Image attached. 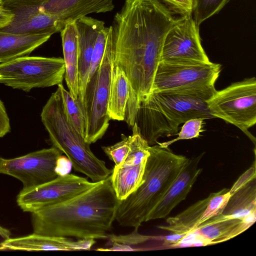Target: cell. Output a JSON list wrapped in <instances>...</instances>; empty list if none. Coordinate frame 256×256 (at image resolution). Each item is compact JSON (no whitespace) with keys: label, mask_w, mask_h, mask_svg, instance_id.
<instances>
[{"label":"cell","mask_w":256,"mask_h":256,"mask_svg":"<svg viewBox=\"0 0 256 256\" xmlns=\"http://www.w3.org/2000/svg\"><path fill=\"white\" fill-rule=\"evenodd\" d=\"M178 18L160 0H126L111 26L114 64L125 73L129 98L124 120L132 126L152 93L166 34Z\"/></svg>","instance_id":"1"},{"label":"cell","mask_w":256,"mask_h":256,"mask_svg":"<svg viewBox=\"0 0 256 256\" xmlns=\"http://www.w3.org/2000/svg\"><path fill=\"white\" fill-rule=\"evenodd\" d=\"M118 202L110 176L68 200L32 212L34 233L78 239L107 238Z\"/></svg>","instance_id":"2"},{"label":"cell","mask_w":256,"mask_h":256,"mask_svg":"<svg viewBox=\"0 0 256 256\" xmlns=\"http://www.w3.org/2000/svg\"><path fill=\"white\" fill-rule=\"evenodd\" d=\"M214 87L201 90L152 92L139 106L134 123L150 146L161 137L177 135L179 126L194 118H214L206 100Z\"/></svg>","instance_id":"3"},{"label":"cell","mask_w":256,"mask_h":256,"mask_svg":"<svg viewBox=\"0 0 256 256\" xmlns=\"http://www.w3.org/2000/svg\"><path fill=\"white\" fill-rule=\"evenodd\" d=\"M143 180L140 186L126 199L119 200L116 220L122 226L138 230L189 158L173 153L158 144L150 146Z\"/></svg>","instance_id":"4"},{"label":"cell","mask_w":256,"mask_h":256,"mask_svg":"<svg viewBox=\"0 0 256 256\" xmlns=\"http://www.w3.org/2000/svg\"><path fill=\"white\" fill-rule=\"evenodd\" d=\"M40 118L53 146L66 155L75 170L84 174L92 182L104 180L110 176L112 170L94 154L90 144L68 119L58 88L44 106Z\"/></svg>","instance_id":"5"},{"label":"cell","mask_w":256,"mask_h":256,"mask_svg":"<svg viewBox=\"0 0 256 256\" xmlns=\"http://www.w3.org/2000/svg\"><path fill=\"white\" fill-rule=\"evenodd\" d=\"M114 66L112 32L102 60L88 80L84 94L82 106L86 120L84 139L90 144L104 136L110 124L108 104Z\"/></svg>","instance_id":"6"},{"label":"cell","mask_w":256,"mask_h":256,"mask_svg":"<svg viewBox=\"0 0 256 256\" xmlns=\"http://www.w3.org/2000/svg\"><path fill=\"white\" fill-rule=\"evenodd\" d=\"M63 58L26 56L0 64V84L24 92L62 84Z\"/></svg>","instance_id":"7"},{"label":"cell","mask_w":256,"mask_h":256,"mask_svg":"<svg viewBox=\"0 0 256 256\" xmlns=\"http://www.w3.org/2000/svg\"><path fill=\"white\" fill-rule=\"evenodd\" d=\"M214 118L223 120L240 128L255 144L248 129L256 123V79L250 78L217 91L206 100Z\"/></svg>","instance_id":"8"},{"label":"cell","mask_w":256,"mask_h":256,"mask_svg":"<svg viewBox=\"0 0 256 256\" xmlns=\"http://www.w3.org/2000/svg\"><path fill=\"white\" fill-rule=\"evenodd\" d=\"M221 65L212 63L160 62L152 92L197 90L214 87Z\"/></svg>","instance_id":"9"},{"label":"cell","mask_w":256,"mask_h":256,"mask_svg":"<svg viewBox=\"0 0 256 256\" xmlns=\"http://www.w3.org/2000/svg\"><path fill=\"white\" fill-rule=\"evenodd\" d=\"M96 182L73 174L58 176L34 188L22 190L16 202L23 211L32 213L68 200L92 188Z\"/></svg>","instance_id":"10"},{"label":"cell","mask_w":256,"mask_h":256,"mask_svg":"<svg viewBox=\"0 0 256 256\" xmlns=\"http://www.w3.org/2000/svg\"><path fill=\"white\" fill-rule=\"evenodd\" d=\"M192 16L178 17L168 32L164 39L160 62H210L202 46L199 26Z\"/></svg>","instance_id":"11"},{"label":"cell","mask_w":256,"mask_h":256,"mask_svg":"<svg viewBox=\"0 0 256 256\" xmlns=\"http://www.w3.org/2000/svg\"><path fill=\"white\" fill-rule=\"evenodd\" d=\"M62 152L52 146L10 159H4L2 174L20 180L23 190L50 182L58 176L56 167Z\"/></svg>","instance_id":"12"},{"label":"cell","mask_w":256,"mask_h":256,"mask_svg":"<svg viewBox=\"0 0 256 256\" xmlns=\"http://www.w3.org/2000/svg\"><path fill=\"white\" fill-rule=\"evenodd\" d=\"M130 136V149L122 162L114 166L110 176L118 199H126L142 184L150 146L142 137L136 124Z\"/></svg>","instance_id":"13"},{"label":"cell","mask_w":256,"mask_h":256,"mask_svg":"<svg viewBox=\"0 0 256 256\" xmlns=\"http://www.w3.org/2000/svg\"><path fill=\"white\" fill-rule=\"evenodd\" d=\"M2 6L14 14L10 23L0 28L16 34L52 35L60 32L66 26L58 18L40 12L30 0H3Z\"/></svg>","instance_id":"14"},{"label":"cell","mask_w":256,"mask_h":256,"mask_svg":"<svg viewBox=\"0 0 256 256\" xmlns=\"http://www.w3.org/2000/svg\"><path fill=\"white\" fill-rule=\"evenodd\" d=\"M204 154L189 158L168 190L148 215L147 221L166 216L182 201L185 200L202 172L198 164Z\"/></svg>","instance_id":"15"},{"label":"cell","mask_w":256,"mask_h":256,"mask_svg":"<svg viewBox=\"0 0 256 256\" xmlns=\"http://www.w3.org/2000/svg\"><path fill=\"white\" fill-rule=\"evenodd\" d=\"M39 12L58 18L65 25L92 13L111 12L114 0H30Z\"/></svg>","instance_id":"16"},{"label":"cell","mask_w":256,"mask_h":256,"mask_svg":"<svg viewBox=\"0 0 256 256\" xmlns=\"http://www.w3.org/2000/svg\"><path fill=\"white\" fill-rule=\"evenodd\" d=\"M94 239L74 240L68 237L48 236L34 233L26 236L5 239L0 243L4 250L28 251L90 250L95 244Z\"/></svg>","instance_id":"17"},{"label":"cell","mask_w":256,"mask_h":256,"mask_svg":"<svg viewBox=\"0 0 256 256\" xmlns=\"http://www.w3.org/2000/svg\"><path fill=\"white\" fill-rule=\"evenodd\" d=\"M78 35L79 94L82 106L93 51L98 36L105 26L103 21L85 16L76 21Z\"/></svg>","instance_id":"18"},{"label":"cell","mask_w":256,"mask_h":256,"mask_svg":"<svg viewBox=\"0 0 256 256\" xmlns=\"http://www.w3.org/2000/svg\"><path fill=\"white\" fill-rule=\"evenodd\" d=\"M65 64L64 78L75 99L79 94L78 35L76 21L68 23L60 32Z\"/></svg>","instance_id":"19"},{"label":"cell","mask_w":256,"mask_h":256,"mask_svg":"<svg viewBox=\"0 0 256 256\" xmlns=\"http://www.w3.org/2000/svg\"><path fill=\"white\" fill-rule=\"evenodd\" d=\"M52 35L16 34L0 30V64L28 56L48 41Z\"/></svg>","instance_id":"20"},{"label":"cell","mask_w":256,"mask_h":256,"mask_svg":"<svg viewBox=\"0 0 256 256\" xmlns=\"http://www.w3.org/2000/svg\"><path fill=\"white\" fill-rule=\"evenodd\" d=\"M129 98V85L124 72L114 64L108 104L110 120H124Z\"/></svg>","instance_id":"21"},{"label":"cell","mask_w":256,"mask_h":256,"mask_svg":"<svg viewBox=\"0 0 256 256\" xmlns=\"http://www.w3.org/2000/svg\"><path fill=\"white\" fill-rule=\"evenodd\" d=\"M254 211H256V178L230 196L220 215L222 220L242 219Z\"/></svg>","instance_id":"22"},{"label":"cell","mask_w":256,"mask_h":256,"mask_svg":"<svg viewBox=\"0 0 256 256\" xmlns=\"http://www.w3.org/2000/svg\"><path fill=\"white\" fill-rule=\"evenodd\" d=\"M215 192L191 205L176 216L166 219L168 226H160L158 228L174 234H186L195 230L207 204Z\"/></svg>","instance_id":"23"},{"label":"cell","mask_w":256,"mask_h":256,"mask_svg":"<svg viewBox=\"0 0 256 256\" xmlns=\"http://www.w3.org/2000/svg\"><path fill=\"white\" fill-rule=\"evenodd\" d=\"M60 90L66 115L77 132L84 138L86 132V120L82 105L62 85L58 86Z\"/></svg>","instance_id":"24"},{"label":"cell","mask_w":256,"mask_h":256,"mask_svg":"<svg viewBox=\"0 0 256 256\" xmlns=\"http://www.w3.org/2000/svg\"><path fill=\"white\" fill-rule=\"evenodd\" d=\"M228 0H192L194 20L198 26L218 13Z\"/></svg>","instance_id":"25"},{"label":"cell","mask_w":256,"mask_h":256,"mask_svg":"<svg viewBox=\"0 0 256 256\" xmlns=\"http://www.w3.org/2000/svg\"><path fill=\"white\" fill-rule=\"evenodd\" d=\"M229 190L224 188L214 193L197 224L195 230L204 222L222 213L230 196Z\"/></svg>","instance_id":"26"},{"label":"cell","mask_w":256,"mask_h":256,"mask_svg":"<svg viewBox=\"0 0 256 256\" xmlns=\"http://www.w3.org/2000/svg\"><path fill=\"white\" fill-rule=\"evenodd\" d=\"M204 120L202 118H197L186 121L180 131L178 133V136L176 138L162 143L158 142L157 144L162 148H168L170 145L178 140L198 138L200 133L204 130Z\"/></svg>","instance_id":"27"},{"label":"cell","mask_w":256,"mask_h":256,"mask_svg":"<svg viewBox=\"0 0 256 256\" xmlns=\"http://www.w3.org/2000/svg\"><path fill=\"white\" fill-rule=\"evenodd\" d=\"M241 221L240 218H231L204 226L196 230L212 242L228 232Z\"/></svg>","instance_id":"28"},{"label":"cell","mask_w":256,"mask_h":256,"mask_svg":"<svg viewBox=\"0 0 256 256\" xmlns=\"http://www.w3.org/2000/svg\"><path fill=\"white\" fill-rule=\"evenodd\" d=\"M112 32L111 26L104 27L100 32L95 43L88 79L93 74L104 56L108 38Z\"/></svg>","instance_id":"29"},{"label":"cell","mask_w":256,"mask_h":256,"mask_svg":"<svg viewBox=\"0 0 256 256\" xmlns=\"http://www.w3.org/2000/svg\"><path fill=\"white\" fill-rule=\"evenodd\" d=\"M130 140V136H127L122 134L120 141L112 146H102V149L115 166H118L122 162L129 152Z\"/></svg>","instance_id":"30"},{"label":"cell","mask_w":256,"mask_h":256,"mask_svg":"<svg viewBox=\"0 0 256 256\" xmlns=\"http://www.w3.org/2000/svg\"><path fill=\"white\" fill-rule=\"evenodd\" d=\"M256 220V211L242 218V221L223 236L212 241V244L220 243L238 236L252 226Z\"/></svg>","instance_id":"31"},{"label":"cell","mask_w":256,"mask_h":256,"mask_svg":"<svg viewBox=\"0 0 256 256\" xmlns=\"http://www.w3.org/2000/svg\"><path fill=\"white\" fill-rule=\"evenodd\" d=\"M175 14L180 16L192 15V0H160Z\"/></svg>","instance_id":"32"},{"label":"cell","mask_w":256,"mask_h":256,"mask_svg":"<svg viewBox=\"0 0 256 256\" xmlns=\"http://www.w3.org/2000/svg\"><path fill=\"white\" fill-rule=\"evenodd\" d=\"M256 166L254 162V166H252L243 173L229 190L230 196L232 195L240 188L246 184L250 182L256 178Z\"/></svg>","instance_id":"33"},{"label":"cell","mask_w":256,"mask_h":256,"mask_svg":"<svg viewBox=\"0 0 256 256\" xmlns=\"http://www.w3.org/2000/svg\"><path fill=\"white\" fill-rule=\"evenodd\" d=\"M10 118L4 105L0 99V138L10 131Z\"/></svg>","instance_id":"34"},{"label":"cell","mask_w":256,"mask_h":256,"mask_svg":"<svg viewBox=\"0 0 256 256\" xmlns=\"http://www.w3.org/2000/svg\"><path fill=\"white\" fill-rule=\"evenodd\" d=\"M72 167V163L68 158L61 155L56 160V172L58 176H64L70 173Z\"/></svg>","instance_id":"35"},{"label":"cell","mask_w":256,"mask_h":256,"mask_svg":"<svg viewBox=\"0 0 256 256\" xmlns=\"http://www.w3.org/2000/svg\"><path fill=\"white\" fill-rule=\"evenodd\" d=\"M14 17L13 13L8 9L0 6V28L9 24Z\"/></svg>","instance_id":"36"},{"label":"cell","mask_w":256,"mask_h":256,"mask_svg":"<svg viewBox=\"0 0 256 256\" xmlns=\"http://www.w3.org/2000/svg\"><path fill=\"white\" fill-rule=\"evenodd\" d=\"M186 234H172V235L168 236L164 238V244L172 246L180 242Z\"/></svg>","instance_id":"37"},{"label":"cell","mask_w":256,"mask_h":256,"mask_svg":"<svg viewBox=\"0 0 256 256\" xmlns=\"http://www.w3.org/2000/svg\"><path fill=\"white\" fill-rule=\"evenodd\" d=\"M11 236L10 232L7 228L0 226V236L4 239L10 238Z\"/></svg>","instance_id":"38"},{"label":"cell","mask_w":256,"mask_h":256,"mask_svg":"<svg viewBox=\"0 0 256 256\" xmlns=\"http://www.w3.org/2000/svg\"><path fill=\"white\" fill-rule=\"evenodd\" d=\"M4 158L0 156V174H2V166Z\"/></svg>","instance_id":"39"},{"label":"cell","mask_w":256,"mask_h":256,"mask_svg":"<svg viewBox=\"0 0 256 256\" xmlns=\"http://www.w3.org/2000/svg\"><path fill=\"white\" fill-rule=\"evenodd\" d=\"M3 4V0H0V6H2Z\"/></svg>","instance_id":"40"}]
</instances>
